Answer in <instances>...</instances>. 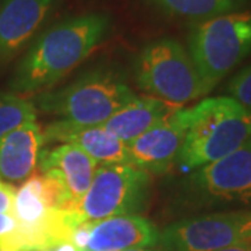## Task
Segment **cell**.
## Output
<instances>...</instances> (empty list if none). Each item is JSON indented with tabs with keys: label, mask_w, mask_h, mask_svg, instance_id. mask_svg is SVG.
<instances>
[{
	"label": "cell",
	"mask_w": 251,
	"mask_h": 251,
	"mask_svg": "<svg viewBox=\"0 0 251 251\" xmlns=\"http://www.w3.org/2000/svg\"><path fill=\"white\" fill-rule=\"evenodd\" d=\"M113 20L105 11H88L46 27L28 46L10 78L18 95L49 91L78 67L110 35Z\"/></svg>",
	"instance_id": "6da1fadb"
},
{
	"label": "cell",
	"mask_w": 251,
	"mask_h": 251,
	"mask_svg": "<svg viewBox=\"0 0 251 251\" xmlns=\"http://www.w3.org/2000/svg\"><path fill=\"white\" fill-rule=\"evenodd\" d=\"M186 137L176 165L193 172L236 151L251 137V110L230 97H214L184 108Z\"/></svg>",
	"instance_id": "7a4b0ae2"
},
{
	"label": "cell",
	"mask_w": 251,
	"mask_h": 251,
	"mask_svg": "<svg viewBox=\"0 0 251 251\" xmlns=\"http://www.w3.org/2000/svg\"><path fill=\"white\" fill-rule=\"evenodd\" d=\"M138 95L125 77L108 66L82 73L70 84L42 92L36 109L77 126H103Z\"/></svg>",
	"instance_id": "3957f363"
},
{
	"label": "cell",
	"mask_w": 251,
	"mask_h": 251,
	"mask_svg": "<svg viewBox=\"0 0 251 251\" xmlns=\"http://www.w3.org/2000/svg\"><path fill=\"white\" fill-rule=\"evenodd\" d=\"M187 49L209 94L251 54V9L232 11L193 25Z\"/></svg>",
	"instance_id": "277c9868"
},
{
	"label": "cell",
	"mask_w": 251,
	"mask_h": 251,
	"mask_svg": "<svg viewBox=\"0 0 251 251\" xmlns=\"http://www.w3.org/2000/svg\"><path fill=\"white\" fill-rule=\"evenodd\" d=\"M134 78L150 97L180 108L206 95L188 49L172 38H159L141 48L135 57Z\"/></svg>",
	"instance_id": "5b68a950"
},
{
	"label": "cell",
	"mask_w": 251,
	"mask_h": 251,
	"mask_svg": "<svg viewBox=\"0 0 251 251\" xmlns=\"http://www.w3.org/2000/svg\"><path fill=\"white\" fill-rule=\"evenodd\" d=\"M151 175L130 162L99 165L88 191L77 205L66 211L73 229L106 218L135 215L147 204Z\"/></svg>",
	"instance_id": "8992f818"
},
{
	"label": "cell",
	"mask_w": 251,
	"mask_h": 251,
	"mask_svg": "<svg viewBox=\"0 0 251 251\" xmlns=\"http://www.w3.org/2000/svg\"><path fill=\"white\" fill-rule=\"evenodd\" d=\"M183 193L193 206L251 204V137L232 153L190 172Z\"/></svg>",
	"instance_id": "52a82bcc"
},
{
	"label": "cell",
	"mask_w": 251,
	"mask_h": 251,
	"mask_svg": "<svg viewBox=\"0 0 251 251\" xmlns=\"http://www.w3.org/2000/svg\"><path fill=\"white\" fill-rule=\"evenodd\" d=\"M251 242V211L190 216L159 232V251H221Z\"/></svg>",
	"instance_id": "ba28073f"
},
{
	"label": "cell",
	"mask_w": 251,
	"mask_h": 251,
	"mask_svg": "<svg viewBox=\"0 0 251 251\" xmlns=\"http://www.w3.org/2000/svg\"><path fill=\"white\" fill-rule=\"evenodd\" d=\"M62 0H0V70L35 39Z\"/></svg>",
	"instance_id": "9c48e42d"
},
{
	"label": "cell",
	"mask_w": 251,
	"mask_h": 251,
	"mask_svg": "<svg viewBox=\"0 0 251 251\" xmlns=\"http://www.w3.org/2000/svg\"><path fill=\"white\" fill-rule=\"evenodd\" d=\"M186 128L184 108H180L131 143L126 144L128 162L150 175L168 172L177 161Z\"/></svg>",
	"instance_id": "30bf717a"
},
{
	"label": "cell",
	"mask_w": 251,
	"mask_h": 251,
	"mask_svg": "<svg viewBox=\"0 0 251 251\" xmlns=\"http://www.w3.org/2000/svg\"><path fill=\"white\" fill-rule=\"evenodd\" d=\"M98 166V162L74 144H57L52 150H42L39 156L41 173L50 175L62 183L70 198V209L88 191Z\"/></svg>",
	"instance_id": "8fae6325"
},
{
	"label": "cell",
	"mask_w": 251,
	"mask_h": 251,
	"mask_svg": "<svg viewBox=\"0 0 251 251\" xmlns=\"http://www.w3.org/2000/svg\"><path fill=\"white\" fill-rule=\"evenodd\" d=\"M44 130L46 144H74L98 165L128 162L127 145L103 126H77L63 120L49 123Z\"/></svg>",
	"instance_id": "7c38bea8"
},
{
	"label": "cell",
	"mask_w": 251,
	"mask_h": 251,
	"mask_svg": "<svg viewBox=\"0 0 251 251\" xmlns=\"http://www.w3.org/2000/svg\"><path fill=\"white\" fill-rule=\"evenodd\" d=\"M90 224V242L85 251H125L158 246L159 230L140 215L112 216Z\"/></svg>",
	"instance_id": "4fadbf2b"
},
{
	"label": "cell",
	"mask_w": 251,
	"mask_h": 251,
	"mask_svg": "<svg viewBox=\"0 0 251 251\" xmlns=\"http://www.w3.org/2000/svg\"><path fill=\"white\" fill-rule=\"evenodd\" d=\"M44 145V130L35 122L0 138V179L13 184L27 181L39 165Z\"/></svg>",
	"instance_id": "5bb4252c"
},
{
	"label": "cell",
	"mask_w": 251,
	"mask_h": 251,
	"mask_svg": "<svg viewBox=\"0 0 251 251\" xmlns=\"http://www.w3.org/2000/svg\"><path fill=\"white\" fill-rule=\"evenodd\" d=\"M177 109L180 106L150 95L137 97L128 105L117 110L103 127L119 140L128 144Z\"/></svg>",
	"instance_id": "9a60e30c"
},
{
	"label": "cell",
	"mask_w": 251,
	"mask_h": 251,
	"mask_svg": "<svg viewBox=\"0 0 251 251\" xmlns=\"http://www.w3.org/2000/svg\"><path fill=\"white\" fill-rule=\"evenodd\" d=\"M162 16L188 21L193 25L240 10L247 0H143Z\"/></svg>",
	"instance_id": "2e32d148"
},
{
	"label": "cell",
	"mask_w": 251,
	"mask_h": 251,
	"mask_svg": "<svg viewBox=\"0 0 251 251\" xmlns=\"http://www.w3.org/2000/svg\"><path fill=\"white\" fill-rule=\"evenodd\" d=\"M36 105L27 97L14 92L0 94V138L18 127L36 120Z\"/></svg>",
	"instance_id": "e0dca14e"
},
{
	"label": "cell",
	"mask_w": 251,
	"mask_h": 251,
	"mask_svg": "<svg viewBox=\"0 0 251 251\" xmlns=\"http://www.w3.org/2000/svg\"><path fill=\"white\" fill-rule=\"evenodd\" d=\"M227 97L237 100L244 108L251 110V63L237 72L226 85Z\"/></svg>",
	"instance_id": "ac0fdd59"
},
{
	"label": "cell",
	"mask_w": 251,
	"mask_h": 251,
	"mask_svg": "<svg viewBox=\"0 0 251 251\" xmlns=\"http://www.w3.org/2000/svg\"><path fill=\"white\" fill-rule=\"evenodd\" d=\"M90 234H91V224H81L78 226H75L70 233V240L73 246L77 249V251H85L88 242H90Z\"/></svg>",
	"instance_id": "d6986e66"
},
{
	"label": "cell",
	"mask_w": 251,
	"mask_h": 251,
	"mask_svg": "<svg viewBox=\"0 0 251 251\" xmlns=\"http://www.w3.org/2000/svg\"><path fill=\"white\" fill-rule=\"evenodd\" d=\"M14 197H16V188L0 179V214L11 215Z\"/></svg>",
	"instance_id": "ffe728a7"
},
{
	"label": "cell",
	"mask_w": 251,
	"mask_h": 251,
	"mask_svg": "<svg viewBox=\"0 0 251 251\" xmlns=\"http://www.w3.org/2000/svg\"><path fill=\"white\" fill-rule=\"evenodd\" d=\"M16 227L14 218L9 214H0V243L3 242Z\"/></svg>",
	"instance_id": "44dd1931"
},
{
	"label": "cell",
	"mask_w": 251,
	"mask_h": 251,
	"mask_svg": "<svg viewBox=\"0 0 251 251\" xmlns=\"http://www.w3.org/2000/svg\"><path fill=\"white\" fill-rule=\"evenodd\" d=\"M50 251H77V249H75L70 242H64L60 243V244H57V246L53 247Z\"/></svg>",
	"instance_id": "7402d4cb"
},
{
	"label": "cell",
	"mask_w": 251,
	"mask_h": 251,
	"mask_svg": "<svg viewBox=\"0 0 251 251\" xmlns=\"http://www.w3.org/2000/svg\"><path fill=\"white\" fill-rule=\"evenodd\" d=\"M221 251H251V242L239 244V246H233V247H229V249H225V250Z\"/></svg>",
	"instance_id": "603a6c76"
},
{
	"label": "cell",
	"mask_w": 251,
	"mask_h": 251,
	"mask_svg": "<svg viewBox=\"0 0 251 251\" xmlns=\"http://www.w3.org/2000/svg\"><path fill=\"white\" fill-rule=\"evenodd\" d=\"M125 251H155V250H150V249H133V250H125Z\"/></svg>",
	"instance_id": "cb8c5ba5"
}]
</instances>
